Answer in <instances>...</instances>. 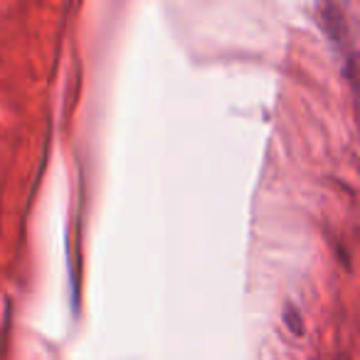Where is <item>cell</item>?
<instances>
[{
    "label": "cell",
    "mask_w": 360,
    "mask_h": 360,
    "mask_svg": "<svg viewBox=\"0 0 360 360\" xmlns=\"http://www.w3.org/2000/svg\"><path fill=\"white\" fill-rule=\"evenodd\" d=\"M319 18H321L319 22L323 25L326 35H328L333 42H340V45H345V40H348V30H345L343 13H340L335 6H321L319 8Z\"/></svg>",
    "instance_id": "cell-1"
}]
</instances>
